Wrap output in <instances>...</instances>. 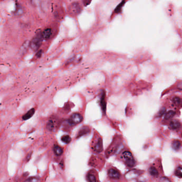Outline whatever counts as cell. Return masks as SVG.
I'll use <instances>...</instances> for the list:
<instances>
[{"label":"cell","instance_id":"22","mask_svg":"<svg viewBox=\"0 0 182 182\" xmlns=\"http://www.w3.org/2000/svg\"><path fill=\"white\" fill-rule=\"evenodd\" d=\"M124 3H125V2H124V1H122L121 3L119 4V5H118V7H116V9H115V12H116V13H119V12L121 11V7H122L123 5V4H124Z\"/></svg>","mask_w":182,"mask_h":182},{"label":"cell","instance_id":"15","mask_svg":"<svg viewBox=\"0 0 182 182\" xmlns=\"http://www.w3.org/2000/svg\"><path fill=\"white\" fill-rule=\"evenodd\" d=\"M55 128V124L52 120H49L47 124V129L49 131H52Z\"/></svg>","mask_w":182,"mask_h":182},{"label":"cell","instance_id":"26","mask_svg":"<svg viewBox=\"0 0 182 182\" xmlns=\"http://www.w3.org/2000/svg\"><path fill=\"white\" fill-rule=\"evenodd\" d=\"M42 50H41L39 51L37 53L36 56L37 57V58H40V57H41V55H42Z\"/></svg>","mask_w":182,"mask_h":182},{"label":"cell","instance_id":"10","mask_svg":"<svg viewBox=\"0 0 182 182\" xmlns=\"http://www.w3.org/2000/svg\"><path fill=\"white\" fill-rule=\"evenodd\" d=\"M90 131V129L87 127H83L80 129L78 132V135L77 138L80 137L83 135L87 134Z\"/></svg>","mask_w":182,"mask_h":182},{"label":"cell","instance_id":"20","mask_svg":"<svg viewBox=\"0 0 182 182\" xmlns=\"http://www.w3.org/2000/svg\"><path fill=\"white\" fill-rule=\"evenodd\" d=\"M100 103H101V106H102L103 110L104 111H106V103H105V99H104V95H103V96L101 97Z\"/></svg>","mask_w":182,"mask_h":182},{"label":"cell","instance_id":"13","mask_svg":"<svg viewBox=\"0 0 182 182\" xmlns=\"http://www.w3.org/2000/svg\"><path fill=\"white\" fill-rule=\"evenodd\" d=\"M23 12H24V11H23V8H22V6L20 5V4H17L15 12V14L19 16V15H22Z\"/></svg>","mask_w":182,"mask_h":182},{"label":"cell","instance_id":"3","mask_svg":"<svg viewBox=\"0 0 182 182\" xmlns=\"http://www.w3.org/2000/svg\"><path fill=\"white\" fill-rule=\"evenodd\" d=\"M82 120L83 117L82 115L78 113H74L71 115L68 120V122L71 126H74L81 122Z\"/></svg>","mask_w":182,"mask_h":182},{"label":"cell","instance_id":"12","mask_svg":"<svg viewBox=\"0 0 182 182\" xmlns=\"http://www.w3.org/2000/svg\"><path fill=\"white\" fill-rule=\"evenodd\" d=\"M181 141L175 140L173 141L172 143V147L174 150L176 151H179V149H181Z\"/></svg>","mask_w":182,"mask_h":182},{"label":"cell","instance_id":"17","mask_svg":"<svg viewBox=\"0 0 182 182\" xmlns=\"http://www.w3.org/2000/svg\"><path fill=\"white\" fill-rule=\"evenodd\" d=\"M61 139L64 143H66V144H68L71 141V137L68 135H64L63 136H62L61 138Z\"/></svg>","mask_w":182,"mask_h":182},{"label":"cell","instance_id":"27","mask_svg":"<svg viewBox=\"0 0 182 182\" xmlns=\"http://www.w3.org/2000/svg\"><path fill=\"white\" fill-rule=\"evenodd\" d=\"M32 154V152H31L27 156H26V160H27V161H29V160L30 159V158H31Z\"/></svg>","mask_w":182,"mask_h":182},{"label":"cell","instance_id":"19","mask_svg":"<svg viewBox=\"0 0 182 182\" xmlns=\"http://www.w3.org/2000/svg\"><path fill=\"white\" fill-rule=\"evenodd\" d=\"M173 102L176 105H179L181 103V99L179 97H175L173 99Z\"/></svg>","mask_w":182,"mask_h":182},{"label":"cell","instance_id":"1","mask_svg":"<svg viewBox=\"0 0 182 182\" xmlns=\"http://www.w3.org/2000/svg\"><path fill=\"white\" fill-rule=\"evenodd\" d=\"M43 40L42 37L41 33H39L30 41V48L34 51H37L42 45Z\"/></svg>","mask_w":182,"mask_h":182},{"label":"cell","instance_id":"6","mask_svg":"<svg viewBox=\"0 0 182 182\" xmlns=\"http://www.w3.org/2000/svg\"><path fill=\"white\" fill-rule=\"evenodd\" d=\"M108 174L109 177L112 179H118L120 177V174L118 171L114 169H110L108 170Z\"/></svg>","mask_w":182,"mask_h":182},{"label":"cell","instance_id":"8","mask_svg":"<svg viewBox=\"0 0 182 182\" xmlns=\"http://www.w3.org/2000/svg\"><path fill=\"white\" fill-rule=\"evenodd\" d=\"M35 110L34 108H31L26 113V114H25L24 115L22 116V118L24 120H27L30 119V118H32L33 116L34 113H35Z\"/></svg>","mask_w":182,"mask_h":182},{"label":"cell","instance_id":"7","mask_svg":"<svg viewBox=\"0 0 182 182\" xmlns=\"http://www.w3.org/2000/svg\"><path fill=\"white\" fill-rule=\"evenodd\" d=\"M103 150V141L101 138H99L97 144L95 146V151L97 153H100L102 152Z\"/></svg>","mask_w":182,"mask_h":182},{"label":"cell","instance_id":"4","mask_svg":"<svg viewBox=\"0 0 182 182\" xmlns=\"http://www.w3.org/2000/svg\"><path fill=\"white\" fill-rule=\"evenodd\" d=\"M69 10H70V12H71V14H77L80 12L81 7L78 3L74 2V3L71 4L70 8H69Z\"/></svg>","mask_w":182,"mask_h":182},{"label":"cell","instance_id":"21","mask_svg":"<svg viewBox=\"0 0 182 182\" xmlns=\"http://www.w3.org/2000/svg\"><path fill=\"white\" fill-rule=\"evenodd\" d=\"M39 178L38 177H32L27 179L25 182H38Z\"/></svg>","mask_w":182,"mask_h":182},{"label":"cell","instance_id":"11","mask_svg":"<svg viewBox=\"0 0 182 182\" xmlns=\"http://www.w3.org/2000/svg\"><path fill=\"white\" fill-rule=\"evenodd\" d=\"M53 152L57 156H61L63 153V150L58 145H55L53 147Z\"/></svg>","mask_w":182,"mask_h":182},{"label":"cell","instance_id":"16","mask_svg":"<svg viewBox=\"0 0 182 182\" xmlns=\"http://www.w3.org/2000/svg\"><path fill=\"white\" fill-rule=\"evenodd\" d=\"M175 114V112L174 111H169L164 116V119L165 120H169L172 118Z\"/></svg>","mask_w":182,"mask_h":182},{"label":"cell","instance_id":"18","mask_svg":"<svg viewBox=\"0 0 182 182\" xmlns=\"http://www.w3.org/2000/svg\"><path fill=\"white\" fill-rule=\"evenodd\" d=\"M182 168L181 166H179L177 168V169L175 171V175L177 177H179V178L181 179L182 177Z\"/></svg>","mask_w":182,"mask_h":182},{"label":"cell","instance_id":"5","mask_svg":"<svg viewBox=\"0 0 182 182\" xmlns=\"http://www.w3.org/2000/svg\"><path fill=\"white\" fill-rule=\"evenodd\" d=\"M41 34L43 40H47L50 38L52 35V30L51 28H46L41 33Z\"/></svg>","mask_w":182,"mask_h":182},{"label":"cell","instance_id":"9","mask_svg":"<svg viewBox=\"0 0 182 182\" xmlns=\"http://www.w3.org/2000/svg\"><path fill=\"white\" fill-rule=\"evenodd\" d=\"M181 123L179 122V121L177 120H174L172 121L170 124H169V127L171 128V129L173 130H176V129H179V128L181 127Z\"/></svg>","mask_w":182,"mask_h":182},{"label":"cell","instance_id":"23","mask_svg":"<svg viewBox=\"0 0 182 182\" xmlns=\"http://www.w3.org/2000/svg\"><path fill=\"white\" fill-rule=\"evenodd\" d=\"M88 179L89 182H96V179L93 175L89 174L88 175Z\"/></svg>","mask_w":182,"mask_h":182},{"label":"cell","instance_id":"25","mask_svg":"<svg viewBox=\"0 0 182 182\" xmlns=\"http://www.w3.org/2000/svg\"><path fill=\"white\" fill-rule=\"evenodd\" d=\"M160 182H171L169 179L166 177H162L160 179Z\"/></svg>","mask_w":182,"mask_h":182},{"label":"cell","instance_id":"24","mask_svg":"<svg viewBox=\"0 0 182 182\" xmlns=\"http://www.w3.org/2000/svg\"><path fill=\"white\" fill-rule=\"evenodd\" d=\"M166 108H162L159 111V112H158V113L157 114V116L158 117H160V116H161L162 115H164V114L165 113V112H166Z\"/></svg>","mask_w":182,"mask_h":182},{"label":"cell","instance_id":"2","mask_svg":"<svg viewBox=\"0 0 182 182\" xmlns=\"http://www.w3.org/2000/svg\"><path fill=\"white\" fill-rule=\"evenodd\" d=\"M123 159L127 166L129 167H133L135 165V161L131 153L129 151H125L122 153Z\"/></svg>","mask_w":182,"mask_h":182},{"label":"cell","instance_id":"14","mask_svg":"<svg viewBox=\"0 0 182 182\" xmlns=\"http://www.w3.org/2000/svg\"><path fill=\"white\" fill-rule=\"evenodd\" d=\"M149 173L151 175L154 177H158L159 175V173L156 168L154 167H151L149 169Z\"/></svg>","mask_w":182,"mask_h":182}]
</instances>
